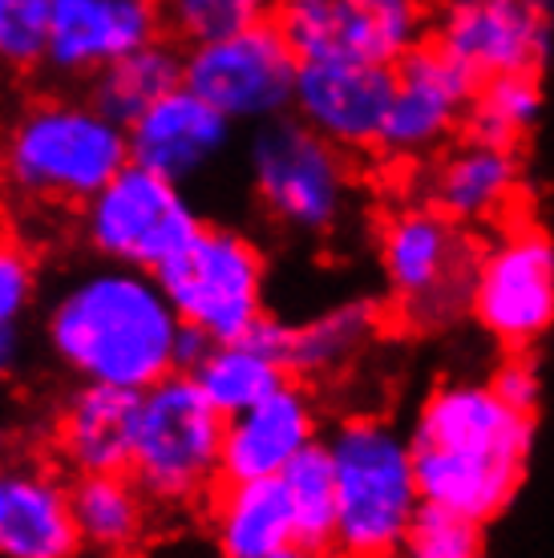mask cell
Listing matches in <instances>:
<instances>
[{
  "mask_svg": "<svg viewBox=\"0 0 554 558\" xmlns=\"http://www.w3.org/2000/svg\"><path fill=\"white\" fill-rule=\"evenodd\" d=\"M381 324L385 312L373 300H340L296 324L284 320V356L291 377H333L357 364L373 349Z\"/></svg>",
  "mask_w": 554,
  "mask_h": 558,
  "instance_id": "cell-23",
  "label": "cell"
},
{
  "mask_svg": "<svg viewBox=\"0 0 554 558\" xmlns=\"http://www.w3.org/2000/svg\"><path fill=\"white\" fill-rule=\"evenodd\" d=\"M473 89L478 82L433 41L413 49L393 65V98L376 154L397 167H425L466 134Z\"/></svg>",
  "mask_w": 554,
  "mask_h": 558,
  "instance_id": "cell-14",
  "label": "cell"
},
{
  "mask_svg": "<svg viewBox=\"0 0 554 558\" xmlns=\"http://www.w3.org/2000/svg\"><path fill=\"white\" fill-rule=\"evenodd\" d=\"M49 53V0H0V65L37 70Z\"/></svg>",
  "mask_w": 554,
  "mask_h": 558,
  "instance_id": "cell-31",
  "label": "cell"
},
{
  "mask_svg": "<svg viewBox=\"0 0 554 558\" xmlns=\"http://www.w3.org/2000/svg\"><path fill=\"white\" fill-rule=\"evenodd\" d=\"M70 482L53 465L0 453V558H82Z\"/></svg>",
  "mask_w": 554,
  "mask_h": 558,
  "instance_id": "cell-18",
  "label": "cell"
},
{
  "mask_svg": "<svg viewBox=\"0 0 554 558\" xmlns=\"http://www.w3.org/2000/svg\"><path fill=\"white\" fill-rule=\"evenodd\" d=\"M162 292L207 344L239 340L267 320V259L239 227L203 223V231L158 271Z\"/></svg>",
  "mask_w": 554,
  "mask_h": 558,
  "instance_id": "cell-8",
  "label": "cell"
},
{
  "mask_svg": "<svg viewBox=\"0 0 554 558\" xmlns=\"http://www.w3.org/2000/svg\"><path fill=\"white\" fill-rule=\"evenodd\" d=\"M430 41L473 82L542 77L554 49V0H433Z\"/></svg>",
  "mask_w": 554,
  "mask_h": 558,
  "instance_id": "cell-13",
  "label": "cell"
},
{
  "mask_svg": "<svg viewBox=\"0 0 554 558\" xmlns=\"http://www.w3.org/2000/svg\"><path fill=\"white\" fill-rule=\"evenodd\" d=\"M227 417L210 405L191 373L138 392L130 477L154 506H191L222 477Z\"/></svg>",
  "mask_w": 554,
  "mask_h": 558,
  "instance_id": "cell-7",
  "label": "cell"
},
{
  "mask_svg": "<svg viewBox=\"0 0 554 558\" xmlns=\"http://www.w3.org/2000/svg\"><path fill=\"white\" fill-rule=\"evenodd\" d=\"M300 57L276 21L182 49V85L236 126H264L291 113Z\"/></svg>",
  "mask_w": 554,
  "mask_h": 558,
  "instance_id": "cell-12",
  "label": "cell"
},
{
  "mask_svg": "<svg viewBox=\"0 0 554 558\" xmlns=\"http://www.w3.org/2000/svg\"><path fill=\"white\" fill-rule=\"evenodd\" d=\"M41 300V267L16 235H0V324L25 320Z\"/></svg>",
  "mask_w": 554,
  "mask_h": 558,
  "instance_id": "cell-32",
  "label": "cell"
},
{
  "mask_svg": "<svg viewBox=\"0 0 554 558\" xmlns=\"http://www.w3.org/2000/svg\"><path fill=\"white\" fill-rule=\"evenodd\" d=\"M248 182L255 203L276 227L291 235H333L352 207L348 154L308 130L296 113L251 126Z\"/></svg>",
  "mask_w": 554,
  "mask_h": 558,
  "instance_id": "cell-6",
  "label": "cell"
},
{
  "mask_svg": "<svg viewBox=\"0 0 554 558\" xmlns=\"http://www.w3.org/2000/svg\"><path fill=\"white\" fill-rule=\"evenodd\" d=\"M470 320L502 352H530L554 328V235L530 215L478 243Z\"/></svg>",
  "mask_w": 554,
  "mask_h": 558,
  "instance_id": "cell-10",
  "label": "cell"
},
{
  "mask_svg": "<svg viewBox=\"0 0 554 558\" xmlns=\"http://www.w3.org/2000/svg\"><path fill=\"white\" fill-rule=\"evenodd\" d=\"M45 349L77 385L146 392L207 349L186 332L158 276L101 264L70 271L45 304Z\"/></svg>",
  "mask_w": 554,
  "mask_h": 558,
  "instance_id": "cell-1",
  "label": "cell"
},
{
  "mask_svg": "<svg viewBox=\"0 0 554 558\" xmlns=\"http://www.w3.org/2000/svg\"><path fill=\"white\" fill-rule=\"evenodd\" d=\"M182 85V45L170 37L142 45L134 53L110 61L106 70L89 77V98L97 110H106L113 122L134 126L142 113L174 94Z\"/></svg>",
  "mask_w": 554,
  "mask_h": 558,
  "instance_id": "cell-26",
  "label": "cell"
},
{
  "mask_svg": "<svg viewBox=\"0 0 554 558\" xmlns=\"http://www.w3.org/2000/svg\"><path fill=\"white\" fill-rule=\"evenodd\" d=\"M393 70L352 61H300L291 113L345 154H376L385 130Z\"/></svg>",
  "mask_w": 554,
  "mask_h": 558,
  "instance_id": "cell-16",
  "label": "cell"
},
{
  "mask_svg": "<svg viewBox=\"0 0 554 558\" xmlns=\"http://www.w3.org/2000/svg\"><path fill=\"white\" fill-rule=\"evenodd\" d=\"M25 361V336L16 324H0V385L13 377Z\"/></svg>",
  "mask_w": 554,
  "mask_h": 558,
  "instance_id": "cell-34",
  "label": "cell"
},
{
  "mask_svg": "<svg viewBox=\"0 0 554 558\" xmlns=\"http://www.w3.org/2000/svg\"><path fill=\"white\" fill-rule=\"evenodd\" d=\"M542 122V77L539 73H514V77H490L478 82L470 101L466 134L494 146L522 150L527 138Z\"/></svg>",
  "mask_w": 554,
  "mask_h": 558,
  "instance_id": "cell-27",
  "label": "cell"
},
{
  "mask_svg": "<svg viewBox=\"0 0 554 558\" xmlns=\"http://www.w3.org/2000/svg\"><path fill=\"white\" fill-rule=\"evenodd\" d=\"M276 25L300 61L393 70L430 41L433 0H279Z\"/></svg>",
  "mask_w": 554,
  "mask_h": 558,
  "instance_id": "cell-11",
  "label": "cell"
},
{
  "mask_svg": "<svg viewBox=\"0 0 554 558\" xmlns=\"http://www.w3.org/2000/svg\"><path fill=\"white\" fill-rule=\"evenodd\" d=\"M203 223L207 219L194 207L191 186L138 162H130L77 210L82 243L94 259L138 267L150 276H158L203 231Z\"/></svg>",
  "mask_w": 554,
  "mask_h": 558,
  "instance_id": "cell-9",
  "label": "cell"
},
{
  "mask_svg": "<svg viewBox=\"0 0 554 558\" xmlns=\"http://www.w3.org/2000/svg\"><path fill=\"white\" fill-rule=\"evenodd\" d=\"M162 37L158 0H49V53L57 77L89 82L110 61Z\"/></svg>",
  "mask_w": 554,
  "mask_h": 558,
  "instance_id": "cell-17",
  "label": "cell"
},
{
  "mask_svg": "<svg viewBox=\"0 0 554 558\" xmlns=\"http://www.w3.org/2000/svg\"><path fill=\"white\" fill-rule=\"evenodd\" d=\"M130 162V130L77 94L28 101L0 142V182L28 207L82 210Z\"/></svg>",
  "mask_w": 554,
  "mask_h": 558,
  "instance_id": "cell-3",
  "label": "cell"
},
{
  "mask_svg": "<svg viewBox=\"0 0 554 558\" xmlns=\"http://www.w3.org/2000/svg\"><path fill=\"white\" fill-rule=\"evenodd\" d=\"M276 4L279 0H158V16H162V37L191 49L276 21Z\"/></svg>",
  "mask_w": 554,
  "mask_h": 558,
  "instance_id": "cell-29",
  "label": "cell"
},
{
  "mask_svg": "<svg viewBox=\"0 0 554 558\" xmlns=\"http://www.w3.org/2000/svg\"><path fill=\"white\" fill-rule=\"evenodd\" d=\"M397 558H485V531L473 518L421 506Z\"/></svg>",
  "mask_w": 554,
  "mask_h": 558,
  "instance_id": "cell-30",
  "label": "cell"
},
{
  "mask_svg": "<svg viewBox=\"0 0 554 558\" xmlns=\"http://www.w3.org/2000/svg\"><path fill=\"white\" fill-rule=\"evenodd\" d=\"M316 397L288 380L260 405L227 417L222 429V482H267L279 477L291 461L320 446Z\"/></svg>",
  "mask_w": 554,
  "mask_h": 558,
  "instance_id": "cell-20",
  "label": "cell"
},
{
  "mask_svg": "<svg viewBox=\"0 0 554 558\" xmlns=\"http://www.w3.org/2000/svg\"><path fill=\"white\" fill-rule=\"evenodd\" d=\"M417 179V198L449 215L466 231H498L522 210L527 198V170H522V150L494 146L473 134H461L454 146H445L437 158H430Z\"/></svg>",
  "mask_w": 554,
  "mask_h": 558,
  "instance_id": "cell-15",
  "label": "cell"
},
{
  "mask_svg": "<svg viewBox=\"0 0 554 558\" xmlns=\"http://www.w3.org/2000/svg\"><path fill=\"white\" fill-rule=\"evenodd\" d=\"M125 130H130V158L182 186L207 179L236 146V122L186 85L167 94Z\"/></svg>",
  "mask_w": 554,
  "mask_h": 558,
  "instance_id": "cell-19",
  "label": "cell"
},
{
  "mask_svg": "<svg viewBox=\"0 0 554 558\" xmlns=\"http://www.w3.org/2000/svg\"><path fill=\"white\" fill-rule=\"evenodd\" d=\"M417 486L425 506L494 522L527 482L534 413L502 401L490 377L445 380L409 425Z\"/></svg>",
  "mask_w": 554,
  "mask_h": 558,
  "instance_id": "cell-2",
  "label": "cell"
},
{
  "mask_svg": "<svg viewBox=\"0 0 554 558\" xmlns=\"http://www.w3.org/2000/svg\"><path fill=\"white\" fill-rule=\"evenodd\" d=\"M272 558H345L336 546H316V543H291V546H284L279 555H272Z\"/></svg>",
  "mask_w": 554,
  "mask_h": 558,
  "instance_id": "cell-35",
  "label": "cell"
},
{
  "mask_svg": "<svg viewBox=\"0 0 554 558\" xmlns=\"http://www.w3.org/2000/svg\"><path fill=\"white\" fill-rule=\"evenodd\" d=\"M490 385L498 392L502 401H510L514 409H522V413H539V401H542V377L534 361H530V352H506V361L490 373Z\"/></svg>",
  "mask_w": 554,
  "mask_h": 558,
  "instance_id": "cell-33",
  "label": "cell"
},
{
  "mask_svg": "<svg viewBox=\"0 0 554 558\" xmlns=\"http://www.w3.org/2000/svg\"><path fill=\"white\" fill-rule=\"evenodd\" d=\"M376 264L397 320L417 332H442L470 316L478 239L425 198L388 207L376 223Z\"/></svg>",
  "mask_w": 554,
  "mask_h": 558,
  "instance_id": "cell-5",
  "label": "cell"
},
{
  "mask_svg": "<svg viewBox=\"0 0 554 558\" xmlns=\"http://www.w3.org/2000/svg\"><path fill=\"white\" fill-rule=\"evenodd\" d=\"M279 482H284L291 518H296V538H300V543L333 546L336 474H333V458H328L324 441L291 461L288 470L279 474Z\"/></svg>",
  "mask_w": 554,
  "mask_h": 558,
  "instance_id": "cell-28",
  "label": "cell"
},
{
  "mask_svg": "<svg viewBox=\"0 0 554 558\" xmlns=\"http://www.w3.org/2000/svg\"><path fill=\"white\" fill-rule=\"evenodd\" d=\"M70 494L85 550L125 555L130 546H138V538L150 526L154 502L142 494L130 470H122V474H77L70 482Z\"/></svg>",
  "mask_w": 554,
  "mask_h": 558,
  "instance_id": "cell-25",
  "label": "cell"
},
{
  "mask_svg": "<svg viewBox=\"0 0 554 558\" xmlns=\"http://www.w3.org/2000/svg\"><path fill=\"white\" fill-rule=\"evenodd\" d=\"M138 392L110 385H77L61 401L53 441L61 461L77 474H122L134 453Z\"/></svg>",
  "mask_w": 554,
  "mask_h": 558,
  "instance_id": "cell-21",
  "label": "cell"
},
{
  "mask_svg": "<svg viewBox=\"0 0 554 558\" xmlns=\"http://www.w3.org/2000/svg\"><path fill=\"white\" fill-rule=\"evenodd\" d=\"M336 474V534L345 558H397L421 514V486L409 429L385 417H345L324 437Z\"/></svg>",
  "mask_w": 554,
  "mask_h": 558,
  "instance_id": "cell-4",
  "label": "cell"
},
{
  "mask_svg": "<svg viewBox=\"0 0 554 558\" xmlns=\"http://www.w3.org/2000/svg\"><path fill=\"white\" fill-rule=\"evenodd\" d=\"M186 373L222 417H236L243 409L260 405L264 397L291 380L288 356H284V320L267 316L255 332L207 344Z\"/></svg>",
  "mask_w": 554,
  "mask_h": 558,
  "instance_id": "cell-22",
  "label": "cell"
},
{
  "mask_svg": "<svg viewBox=\"0 0 554 558\" xmlns=\"http://www.w3.org/2000/svg\"><path fill=\"white\" fill-rule=\"evenodd\" d=\"M210 534L219 558H272L284 546L300 543L284 482H227L215 498Z\"/></svg>",
  "mask_w": 554,
  "mask_h": 558,
  "instance_id": "cell-24",
  "label": "cell"
}]
</instances>
